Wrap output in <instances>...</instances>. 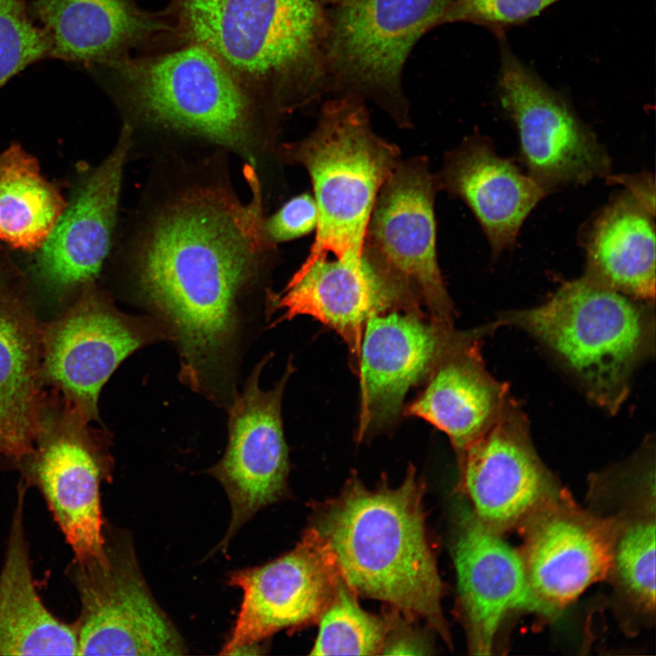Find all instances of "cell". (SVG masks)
Masks as SVG:
<instances>
[{
  "mask_svg": "<svg viewBox=\"0 0 656 656\" xmlns=\"http://www.w3.org/2000/svg\"><path fill=\"white\" fill-rule=\"evenodd\" d=\"M281 153L308 172L319 213L314 242L299 269L328 253L360 265L374 201L400 162L399 149L373 131L364 99L338 95L326 101L314 130Z\"/></svg>",
  "mask_w": 656,
  "mask_h": 656,
  "instance_id": "cell-5",
  "label": "cell"
},
{
  "mask_svg": "<svg viewBox=\"0 0 656 656\" xmlns=\"http://www.w3.org/2000/svg\"><path fill=\"white\" fill-rule=\"evenodd\" d=\"M264 363L259 364L229 416V440L210 473L223 486L231 506L224 546L260 509L279 500L286 490L288 448L282 422V399L292 369L271 390L259 386Z\"/></svg>",
  "mask_w": 656,
  "mask_h": 656,
  "instance_id": "cell-15",
  "label": "cell"
},
{
  "mask_svg": "<svg viewBox=\"0 0 656 656\" xmlns=\"http://www.w3.org/2000/svg\"><path fill=\"white\" fill-rule=\"evenodd\" d=\"M46 57H51L50 41L30 18L27 0H0V87Z\"/></svg>",
  "mask_w": 656,
  "mask_h": 656,
  "instance_id": "cell-30",
  "label": "cell"
},
{
  "mask_svg": "<svg viewBox=\"0 0 656 656\" xmlns=\"http://www.w3.org/2000/svg\"><path fill=\"white\" fill-rule=\"evenodd\" d=\"M27 487L24 479L17 487L0 572V655H78L74 625L56 618L35 586L24 523Z\"/></svg>",
  "mask_w": 656,
  "mask_h": 656,
  "instance_id": "cell-24",
  "label": "cell"
},
{
  "mask_svg": "<svg viewBox=\"0 0 656 656\" xmlns=\"http://www.w3.org/2000/svg\"><path fill=\"white\" fill-rule=\"evenodd\" d=\"M245 177L252 193L246 204L218 185L179 191L147 222L133 251L138 293L168 324L180 378L198 392L210 394L227 377L238 300L272 246L252 167Z\"/></svg>",
  "mask_w": 656,
  "mask_h": 656,
  "instance_id": "cell-1",
  "label": "cell"
},
{
  "mask_svg": "<svg viewBox=\"0 0 656 656\" xmlns=\"http://www.w3.org/2000/svg\"><path fill=\"white\" fill-rule=\"evenodd\" d=\"M528 430L510 396L495 423L458 456L472 512L497 533L521 526L561 494Z\"/></svg>",
  "mask_w": 656,
  "mask_h": 656,
  "instance_id": "cell-14",
  "label": "cell"
},
{
  "mask_svg": "<svg viewBox=\"0 0 656 656\" xmlns=\"http://www.w3.org/2000/svg\"><path fill=\"white\" fill-rule=\"evenodd\" d=\"M497 93L518 132L527 173L548 193L610 173L611 161L568 99L498 38Z\"/></svg>",
  "mask_w": 656,
  "mask_h": 656,
  "instance_id": "cell-9",
  "label": "cell"
},
{
  "mask_svg": "<svg viewBox=\"0 0 656 656\" xmlns=\"http://www.w3.org/2000/svg\"><path fill=\"white\" fill-rule=\"evenodd\" d=\"M318 208L309 193L297 195L264 219V234L271 244L292 241L316 230Z\"/></svg>",
  "mask_w": 656,
  "mask_h": 656,
  "instance_id": "cell-32",
  "label": "cell"
},
{
  "mask_svg": "<svg viewBox=\"0 0 656 656\" xmlns=\"http://www.w3.org/2000/svg\"><path fill=\"white\" fill-rule=\"evenodd\" d=\"M455 1L345 0L328 7L329 93L371 99L407 124L406 60L418 40L440 26Z\"/></svg>",
  "mask_w": 656,
  "mask_h": 656,
  "instance_id": "cell-7",
  "label": "cell"
},
{
  "mask_svg": "<svg viewBox=\"0 0 656 656\" xmlns=\"http://www.w3.org/2000/svg\"><path fill=\"white\" fill-rule=\"evenodd\" d=\"M496 328L494 322L466 331L406 411L443 431L458 456L495 423L510 397L508 386L489 374L481 354V339Z\"/></svg>",
  "mask_w": 656,
  "mask_h": 656,
  "instance_id": "cell-22",
  "label": "cell"
},
{
  "mask_svg": "<svg viewBox=\"0 0 656 656\" xmlns=\"http://www.w3.org/2000/svg\"><path fill=\"white\" fill-rule=\"evenodd\" d=\"M158 333L85 286L67 311L42 328L44 379L87 422L97 419L100 390L129 354Z\"/></svg>",
  "mask_w": 656,
  "mask_h": 656,
  "instance_id": "cell-12",
  "label": "cell"
},
{
  "mask_svg": "<svg viewBox=\"0 0 656 656\" xmlns=\"http://www.w3.org/2000/svg\"><path fill=\"white\" fill-rule=\"evenodd\" d=\"M653 302L582 276L562 284L543 304L501 313L496 323L530 334L592 402L614 414L629 395L634 370L654 351Z\"/></svg>",
  "mask_w": 656,
  "mask_h": 656,
  "instance_id": "cell-4",
  "label": "cell"
},
{
  "mask_svg": "<svg viewBox=\"0 0 656 656\" xmlns=\"http://www.w3.org/2000/svg\"><path fill=\"white\" fill-rule=\"evenodd\" d=\"M436 179L437 189L468 206L495 256L514 245L525 220L548 194L479 135L468 137L454 149Z\"/></svg>",
  "mask_w": 656,
  "mask_h": 656,
  "instance_id": "cell-21",
  "label": "cell"
},
{
  "mask_svg": "<svg viewBox=\"0 0 656 656\" xmlns=\"http://www.w3.org/2000/svg\"><path fill=\"white\" fill-rule=\"evenodd\" d=\"M29 14L51 45V57L104 63L157 29L127 0H33Z\"/></svg>",
  "mask_w": 656,
  "mask_h": 656,
  "instance_id": "cell-26",
  "label": "cell"
},
{
  "mask_svg": "<svg viewBox=\"0 0 656 656\" xmlns=\"http://www.w3.org/2000/svg\"><path fill=\"white\" fill-rule=\"evenodd\" d=\"M42 328L22 294L0 282V457L19 466L46 411Z\"/></svg>",
  "mask_w": 656,
  "mask_h": 656,
  "instance_id": "cell-23",
  "label": "cell"
},
{
  "mask_svg": "<svg viewBox=\"0 0 656 656\" xmlns=\"http://www.w3.org/2000/svg\"><path fill=\"white\" fill-rule=\"evenodd\" d=\"M458 605L472 654L491 653L497 633L511 612L558 613L532 590L521 555L472 511L459 518L452 542Z\"/></svg>",
  "mask_w": 656,
  "mask_h": 656,
  "instance_id": "cell-17",
  "label": "cell"
},
{
  "mask_svg": "<svg viewBox=\"0 0 656 656\" xmlns=\"http://www.w3.org/2000/svg\"><path fill=\"white\" fill-rule=\"evenodd\" d=\"M583 276L635 299L654 301V209L628 191L611 200L586 235Z\"/></svg>",
  "mask_w": 656,
  "mask_h": 656,
  "instance_id": "cell-25",
  "label": "cell"
},
{
  "mask_svg": "<svg viewBox=\"0 0 656 656\" xmlns=\"http://www.w3.org/2000/svg\"><path fill=\"white\" fill-rule=\"evenodd\" d=\"M612 573L620 590L641 611L655 610V519L649 511L614 520Z\"/></svg>",
  "mask_w": 656,
  "mask_h": 656,
  "instance_id": "cell-29",
  "label": "cell"
},
{
  "mask_svg": "<svg viewBox=\"0 0 656 656\" xmlns=\"http://www.w3.org/2000/svg\"><path fill=\"white\" fill-rule=\"evenodd\" d=\"M130 142L131 128L125 126L114 149L84 177L39 248L35 269L50 290L85 287L98 274L110 248Z\"/></svg>",
  "mask_w": 656,
  "mask_h": 656,
  "instance_id": "cell-19",
  "label": "cell"
},
{
  "mask_svg": "<svg viewBox=\"0 0 656 656\" xmlns=\"http://www.w3.org/2000/svg\"><path fill=\"white\" fill-rule=\"evenodd\" d=\"M560 0H456L441 19L469 23L505 37L510 29L524 25Z\"/></svg>",
  "mask_w": 656,
  "mask_h": 656,
  "instance_id": "cell-31",
  "label": "cell"
},
{
  "mask_svg": "<svg viewBox=\"0 0 656 656\" xmlns=\"http://www.w3.org/2000/svg\"><path fill=\"white\" fill-rule=\"evenodd\" d=\"M466 331L426 320L419 307L371 315L363 331L357 373L360 383L358 439L392 424L408 391L426 379Z\"/></svg>",
  "mask_w": 656,
  "mask_h": 656,
  "instance_id": "cell-13",
  "label": "cell"
},
{
  "mask_svg": "<svg viewBox=\"0 0 656 656\" xmlns=\"http://www.w3.org/2000/svg\"><path fill=\"white\" fill-rule=\"evenodd\" d=\"M520 527L529 585L558 614L610 573L614 520L583 511L562 493Z\"/></svg>",
  "mask_w": 656,
  "mask_h": 656,
  "instance_id": "cell-18",
  "label": "cell"
},
{
  "mask_svg": "<svg viewBox=\"0 0 656 656\" xmlns=\"http://www.w3.org/2000/svg\"><path fill=\"white\" fill-rule=\"evenodd\" d=\"M319 620L312 655L382 654L391 626V620L363 610L357 595L341 579Z\"/></svg>",
  "mask_w": 656,
  "mask_h": 656,
  "instance_id": "cell-28",
  "label": "cell"
},
{
  "mask_svg": "<svg viewBox=\"0 0 656 656\" xmlns=\"http://www.w3.org/2000/svg\"><path fill=\"white\" fill-rule=\"evenodd\" d=\"M425 488L413 466L395 487L384 480L370 488L354 476L338 496L315 505L308 528L356 595L381 600L407 620H425L449 642Z\"/></svg>",
  "mask_w": 656,
  "mask_h": 656,
  "instance_id": "cell-2",
  "label": "cell"
},
{
  "mask_svg": "<svg viewBox=\"0 0 656 656\" xmlns=\"http://www.w3.org/2000/svg\"><path fill=\"white\" fill-rule=\"evenodd\" d=\"M325 7H332L343 3L345 0H317Z\"/></svg>",
  "mask_w": 656,
  "mask_h": 656,
  "instance_id": "cell-33",
  "label": "cell"
},
{
  "mask_svg": "<svg viewBox=\"0 0 656 656\" xmlns=\"http://www.w3.org/2000/svg\"><path fill=\"white\" fill-rule=\"evenodd\" d=\"M65 207L59 190L19 145L0 153L1 241L24 251L39 249Z\"/></svg>",
  "mask_w": 656,
  "mask_h": 656,
  "instance_id": "cell-27",
  "label": "cell"
},
{
  "mask_svg": "<svg viewBox=\"0 0 656 656\" xmlns=\"http://www.w3.org/2000/svg\"><path fill=\"white\" fill-rule=\"evenodd\" d=\"M181 16L192 43L254 80L278 109L329 93L328 7L317 0H181Z\"/></svg>",
  "mask_w": 656,
  "mask_h": 656,
  "instance_id": "cell-3",
  "label": "cell"
},
{
  "mask_svg": "<svg viewBox=\"0 0 656 656\" xmlns=\"http://www.w3.org/2000/svg\"><path fill=\"white\" fill-rule=\"evenodd\" d=\"M436 190L426 160L399 162L374 201L363 254L421 299L432 319L453 323L436 253Z\"/></svg>",
  "mask_w": 656,
  "mask_h": 656,
  "instance_id": "cell-11",
  "label": "cell"
},
{
  "mask_svg": "<svg viewBox=\"0 0 656 656\" xmlns=\"http://www.w3.org/2000/svg\"><path fill=\"white\" fill-rule=\"evenodd\" d=\"M105 556L68 568L80 610L78 655H182L187 646L151 595L133 548L105 532Z\"/></svg>",
  "mask_w": 656,
  "mask_h": 656,
  "instance_id": "cell-8",
  "label": "cell"
},
{
  "mask_svg": "<svg viewBox=\"0 0 656 656\" xmlns=\"http://www.w3.org/2000/svg\"><path fill=\"white\" fill-rule=\"evenodd\" d=\"M340 577L326 550L306 529L294 548L259 567L241 569L230 584L242 590L240 610L220 654L264 641L274 633L319 620Z\"/></svg>",
  "mask_w": 656,
  "mask_h": 656,
  "instance_id": "cell-16",
  "label": "cell"
},
{
  "mask_svg": "<svg viewBox=\"0 0 656 656\" xmlns=\"http://www.w3.org/2000/svg\"><path fill=\"white\" fill-rule=\"evenodd\" d=\"M45 411L33 452L19 465L27 485L41 492L77 562L105 556L100 486L109 473L108 453L77 410L64 403Z\"/></svg>",
  "mask_w": 656,
  "mask_h": 656,
  "instance_id": "cell-10",
  "label": "cell"
},
{
  "mask_svg": "<svg viewBox=\"0 0 656 656\" xmlns=\"http://www.w3.org/2000/svg\"><path fill=\"white\" fill-rule=\"evenodd\" d=\"M133 107L163 128L223 146L256 164L254 110L238 77L209 49L192 45L157 57L104 62Z\"/></svg>",
  "mask_w": 656,
  "mask_h": 656,
  "instance_id": "cell-6",
  "label": "cell"
},
{
  "mask_svg": "<svg viewBox=\"0 0 656 656\" xmlns=\"http://www.w3.org/2000/svg\"><path fill=\"white\" fill-rule=\"evenodd\" d=\"M279 321L310 315L335 331L357 364L364 326L373 314L418 307L417 297L364 255L360 265L327 257L298 269L272 299Z\"/></svg>",
  "mask_w": 656,
  "mask_h": 656,
  "instance_id": "cell-20",
  "label": "cell"
}]
</instances>
